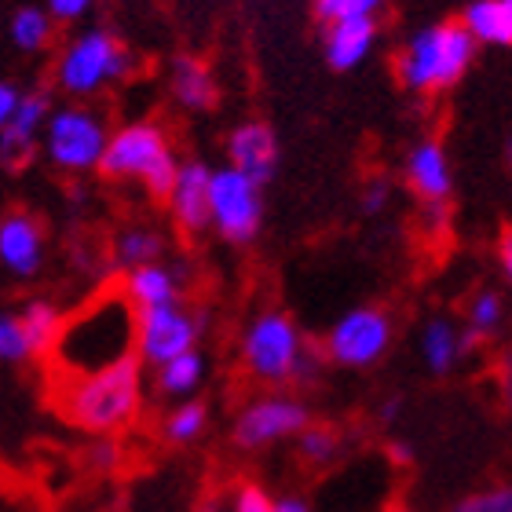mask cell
Masks as SVG:
<instances>
[{
	"mask_svg": "<svg viewBox=\"0 0 512 512\" xmlns=\"http://www.w3.org/2000/svg\"><path fill=\"white\" fill-rule=\"evenodd\" d=\"M48 242H44V224L26 209H8L0 216V267L11 278H33L44 267Z\"/></svg>",
	"mask_w": 512,
	"mask_h": 512,
	"instance_id": "cell-12",
	"label": "cell"
},
{
	"mask_svg": "<svg viewBox=\"0 0 512 512\" xmlns=\"http://www.w3.org/2000/svg\"><path fill=\"white\" fill-rule=\"evenodd\" d=\"M308 425L315 421L304 399L289 392H264L238 410L231 439L238 450H264L282 439H297Z\"/></svg>",
	"mask_w": 512,
	"mask_h": 512,
	"instance_id": "cell-10",
	"label": "cell"
},
{
	"mask_svg": "<svg viewBox=\"0 0 512 512\" xmlns=\"http://www.w3.org/2000/svg\"><path fill=\"white\" fill-rule=\"evenodd\" d=\"M8 41L26 55L44 52L55 41V19L48 15V8L22 4L8 15Z\"/></svg>",
	"mask_w": 512,
	"mask_h": 512,
	"instance_id": "cell-25",
	"label": "cell"
},
{
	"mask_svg": "<svg viewBox=\"0 0 512 512\" xmlns=\"http://www.w3.org/2000/svg\"><path fill=\"white\" fill-rule=\"evenodd\" d=\"M366 11H381L377 0H315L311 15L319 26H330L337 19H352V15H366Z\"/></svg>",
	"mask_w": 512,
	"mask_h": 512,
	"instance_id": "cell-31",
	"label": "cell"
},
{
	"mask_svg": "<svg viewBox=\"0 0 512 512\" xmlns=\"http://www.w3.org/2000/svg\"><path fill=\"white\" fill-rule=\"evenodd\" d=\"M169 92L176 99V107L187 110V114H205L220 103V85H216L213 66L187 52L169 63Z\"/></svg>",
	"mask_w": 512,
	"mask_h": 512,
	"instance_id": "cell-20",
	"label": "cell"
},
{
	"mask_svg": "<svg viewBox=\"0 0 512 512\" xmlns=\"http://www.w3.org/2000/svg\"><path fill=\"white\" fill-rule=\"evenodd\" d=\"M0 359L11 366L30 363L33 359V348H30V341H26V333H22L19 311H4V315H0Z\"/></svg>",
	"mask_w": 512,
	"mask_h": 512,
	"instance_id": "cell-29",
	"label": "cell"
},
{
	"mask_svg": "<svg viewBox=\"0 0 512 512\" xmlns=\"http://www.w3.org/2000/svg\"><path fill=\"white\" fill-rule=\"evenodd\" d=\"M447 512H512V483H498V487H487V491L465 494Z\"/></svg>",
	"mask_w": 512,
	"mask_h": 512,
	"instance_id": "cell-30",
	"label": "cell"
},
{
	"mask_svg": "<svg viewBox=\"0 0 512 512\" xmlns=\"http://www.w3.org/2000/svg\"><path fill=\"white\" fill-rule=\"evenodd\" d=\"M275 502L278 498H271L267 487L246 480V483H238L235 487L231 502H227V512H275Z\"/></svg>",
	"mask_w": 512,
	"mask_h": 512,
	"instance_id": "cell-32",
	"label": "cell"
},
{
	"mask_svg": "<svg viewBox=\"0 0 512 512\" xmlns=\"http://www.w3.org/2000/svg\"><path fill=\"white\" fill-rule=\"evenodd\" d=\"M165 205L183 235H205L213 227V169L205 161H183Z\"/></svg>",
	"mask_w": 512,
	"mask_h": 512,
	"instance_id": "cell-13",
	"label": "cell"
},
{
	"mask_svg": "<svg viewBox=\"0 0 512 512\" xmlns=\"http://www.w3.org/2000/svg\"><path fill=\"white\" fill-rule=\"evenodd\" d=\"M139 311L121 293V286L107 289L66 315V326L52 348V374L55 381L103 374L110 366L125 363L136 355Z\"/></svg>",
	"mask_w": 512,
	"mask_h": 512,
	"instance_id": "cell-1",
	"label": "cell"
},
{
	"mask_svg": "<svg viewBox=\"0 0 512 512\" xmlns=\"http://www.w3.org/2000/svg\"><path fill=\"white\" fill-rule=\"evenodd\" d=\"M406 187L421 198V205H450L454 194V165L439 139H417L403 158Z\"/></svg>",
	"mask_w": 512,
	"mask_h": 512,
	"instance_id": "cell-14",
	"label": "cell"
},
{
	"mask_svg": "<svg viewBox=\"0 0 512 512\" xmlns=\"http://www.w3.org/2000/svg\"><path fill=\"white\" fill-rule=\"evenodd\" d=\"M52 114H55V107L48 92L33 88V92L22 96L19 114H15L8 125H0V158H4L8 169H22V165L41 150L44 128H48Z\"/></svg>",
	"mask_w": 512,
	"mask_h": 512,
	"instance_id": "cell-15",
	"label": "cell"
},
{
	"mask_svg": "<svg viewBox=\"0 0 512 512\" xmlns=\"http://www.w3.org/2000/svg\"><path fill=\"white\" fill-rule=\"evenodd\" d=\"M275 512H311V505L304 498H297V494H282L275 502Z\"/></svg>",
	"mask_w": 512,
	"mask_h": 512,
	"instance_id": "cell-38",
	"label": "cell"
},
{
	"mask_svg": "<svg viewBox=\"0 0 512 512\" xmlns=\"http://www.w3.org/2000/svg\"><path fill=\"white\" fill-rule=\"evenodd\" d=\"M202 308H191L187 300L180 304H165V308H143L139 311V330H136V359L147 370L172 363L187 352H198V337L205 333Z\"/></svg>",
	"mask_w": 512,
	"mask_h": 512,
	"instance_id": "cell-9",
	"label": "cell"
},
{
	"mask_svg": "<svg viewBox=\"0 0 512 512\" xmlns=\"http://www.w3.org/2000/svg\"><path fill=\"white\" fill-rule=\"evenodd\" d=\"M388 205H392V183L384 180V176L366 180L363 191H359V209H363L366 216H381Z\"/></svg>",
	"mask_w": 512,
	"mask_h": 512,
	"instance_id": "cell-33",
	"label": "cell"
},
{
	"mask_svg": "<svg viewBox=\"0 0 512 512\" xmlns=\"http://www.w3.org/2000/svg\"><path fill=\"white\" fill-rule=\"evenodd\" d=\"M227 165L238 172H246L249 180H256L260 187L271 183L278 169V136L267 121H238L224 139Z\"/></svg>",
	"mask_w": 512,
	"mask_h": 512,
	"instance_id": "cell-16",
	"label": "cell"
},
{
	"mask_svg": "<svg viewBox=\"0 0 512 512\" xmlns=\"http://www.w3.org/2000/svg\"><path fill=\"white\" fill-rule=\"evenodd\" d=\"M399 410H403V399H399V395H392V399H384L377 414H381V421H392V417H399Z\"/></svg>",
	"mask_w": 512,
	"mask_h": 512,
	"instance_id": "cell-39",
	"label": "cell"
},
{
	"mask_svg": "<svg viewBox=\"0 0 512 512\" xmlns=\"http://www.w3.org/2000/svg\"><path fill=\"white\" fill-rule=\"evenodd\" d=\"M447 209H450V205H425L428 224H432V227H443V224H447Z\"/></svg>",
	"mask_w": 512,
	"mask_h": 512,
	"instance_id": "cell-40",
	"label": "cell"
},
{
	"mask_svg": "<svg viewBox=\"0 0 512 512\" xmlns=\"http://www.w3.org/2000/svg\"><path fill=\"white\" fill-rule=\"evenodd\" d=\"M341 450V432L333 425H308L297 436V454L308 465H330Z\"/></svg>",
	"mask_w": 512,
	"mask_h": 512,
	"instance_id": "cell-28",
	"label": "cell"
},
{
	"mask_svg": "<svg viewBox=\"0 0 512 512\" xmlns=\"http://www.w3.org/2000/svg\"><path fill=\"white\" fill-rule=\"evenodd\" d=\"M136 70V55L110 26H85L63 41L52 66L55 88L74 103L107 92Z\"/></svg>",
	"mask_w": 512,
	"mask_h": 512,
	"instance_id": "cell-5",
	"label": "cell"
},
{
	"mask_svg": "<svg viewBox=\"0 0 512 512\" xmlns=\"http://www.w3.org/2000/svg\"><path fill=\"white\" fill-rule=\"evenodd\" d=\"M461 22L469 26L476 44L512 48V0H472L461 11Z\"/></svg>",
	"mask_w": 512,
	"mask_h": 512,
	"instance_id": "cell-23",
	"label": "cell"
},
{
	"mask_svg": "<svg viewBox=\"0 0 512 512\" xmlns=\"http://www.w3.org/2000/svg\"><path fill=\"white\" fill-rule=\"evenodd\" d=\"M143 403H147V366L139 363L136 355L103 374L59 381L55 388L59 414L77 432L96 439H114L118 432L136 425Z\"/></svg>",
	"mask_w": 512,
	"mask_h": 512,
	"instance_id": "cell-2",
	"label": "cell"
},
{
	"mask_svg": "<svg viewBox=\"0 0 512 512\" xmlns=\"http://www.w3.org/2000/svg\"><path fill=\"white\" fill-rule=\"evenodd\" d=\"M392 450H395V458H399V461L410 458V454H406V443H392Z\"/></svg>",
	"mask_w": 512,
	"mask_h": 512,
	"instance_id": "cell-41",
	"label": "cell"
},
{
	"mask_svg": "<svg viewBox=\"0 0 512 512\" xmlns=\"http://www.w3.org/2000/svg\"><path fill=\"white\" fill-rule=\"evenodd\" d=\"M392 512H406V509H392Z\"/></svg>",
	"mask_w": 512,
	"mask_h": 512,
	"instance_id": "cell-44",
	"label": "cell"
},
{
	"mask_svg": "<svg viewBox=\"0 0 512 512\" xmlns=\"http://www.w3.org/2000/svg\"><path fill=\"white\" fill-rule=\"evenodd\" d=\"M505 395H509V399H512V366H509V370H505Z\"/></svg>",
	"mask_w": 512,
	"mask_h": 512,
	"instance_id": "cell-42",
	"label": "cell"
},
{
	"mask_svg": "<svg viewBox=\"0 0 512 512\" xmlns=\"http://www.w3.org/2000/svg\"><path fill=\"white\" fill-rule=\"evenodd\" d=\"M505 322V297L498 289H476L465 304V330L472 337H494Z\"/></svg>",
	"mask_w": 512,
	"mask_h": 512,
	"instance_id": "cell-27",
	"label": "cell"
},
{
	"mask_svg": "<svg viewBox=\"0 0 512 512\" xmlns=\"http://www.w3.org/2000/svg\"><path fill=\"white\" fill-rule=\"evenodd\" d=\"M198 512H220V505H202Z\"/></svg>",
	"mask_w": 512,
	"mask_h": 512,
	"instance_id": "cell-43",
	"label": "cell"
},
{
	"mask_svg": "<svg viewBox=\"0 0 512 512\" xmlns=\"http://www.w3.org/2000/svg\"><path fill=\"white\" fill-rule=\"evenodd\" d=\"M183 282H187L183 267L161 260V264H147V267H136V271H125L118 286H121V293L136 304V311H143V308L180 304Z\"/></svg>",
	"mask_w": 512,
	"mask_h": 512,
	"instance_id": "cell-19",
	"label": "cell"
},
{
	"mask_svg": "<svg viewBox=\"0 0 512 512\" xmlns=\"http://www.w3.org/2000/svg\"><path fill=\"white\" fill-rule=\"evenodd\" d=\"M509 154H512V143H509Z\"/></svg>",
	"mask_w": 512,
	"mask_h": 512,
	"instance_id": "cell-45",
	"label": "cell"
},
{
	"mask_svg": "<svg viewBox=\"0 0 512 512\" xmlns=\"http://www.w3.org/2000/svg\"><path fill=\"white\" fill-rule=\"evenodd\" d=\"M205 370H209L205 355L187 352V355H180V359H172V363L158 366V370H150V384H154V392H158L161 399L187 403V399H194V392L202 388Z\"/></svg>",
	"mask_w": 512,
	"mask_h": 512,
	"instance_id": "cell-22",
	"label": "cell"
},
{
	"mask_svg": "<svg viewBox=\"0 0 512 512\" xmlns=\"http://www.w3.org/2000/svg\"><path fill=\"white\" fill-rule=\"evenodd\" d=\"M395 322L377 304H359L333 319V326L322 337L319 352L322 363L341 366V370H370L392 352Z\"/></svg>",
	"mask_w": 512,
	"mask_h": 512,
	"instance_id": "cell-8",
	"label": "cell"
},
{
	"mask_svg": "<svg viewBox=\"0 0 512 512\" xmlns=\"http://www.w3.org/2000/svg\"><path fill=\"white\" fill-rule=\"evenodd\" d=\"M118 443H114V439H96V443H92V450H88V461H92V465H99V469H114V465H118Z\"/></svg>",
	"mask_w": 512,
	"mask_h": 512,
	"instance_id": "cell-36",
	"label": "cell"
},
{
	"mask_svg": "<svg viewBox=\"0 0 512 512\" xmlns=\"http://www.w3.org/2000/svg\"><path fill=\"white\" fill-rule=\"evenodd\" d=\"M476 52L480 44L461 19L428 22L410 33L403 48L395 52V81L417 96H439L469 74Z\"/></svg>",
	"mask_w": 512,
	"mask_h": 512,
	"instance_id": "cell-3",
	"label": "cell"
},
{
	"mask_svg": "<svg viewBox=\"0 0 512 512\" xmlns=\"http://www.w3.org/2000/svg\"><path fill=\"white\" fill-rule=\"evenodd\" d=\"M180 169H183V161H180V154H176V147H172L165 125L150 118L125 121V125L114 128L107 158L99 165V172H103L107 180L139 183L150 198H169Z\"/></svg>",
	"mask_w": 512,
	"mask_h": 512,
	"instance_id": "cell-6",
	"label": "cell"
},
{
	"mask_svg": "<svg viewBox=\"0 0 512 512\" xmlns=\"http://www.w3.org/2000/svg\"><path fill=\"white\" fill-rule=\"evenodd\" d=\"M319 355L322 352H315L304 341L293 315H286L282 308L256 311L242 330V341H238L242 370L267 388L289 381H311L319 370Z\"/></svg>",
	"mask_w": 512,
	"mask_h": 512,
	"instance_id": "cell-4",
	"label": "cell"
},
{
	"mask_svg": "<svg viewBox=\"0 0 512 512\" xmlns=\"http://www.w3.org/2000/svg\"><path fill=\"white\" fill-rule=\"evenodd\" d=\"M319 30H322V55H326V63L337 74H348V70H355L366 55L374 52L377 33H381V19H377V11H366V15L337 19L330 26H319Z\"/></svg>",
	"mask_w": 512,
	"mask_h": 512,
	"instance_id": "cell-17",
	"label": "cell"
},
{
	"mask_svg": "<svg viewBox=\"0 0 512 512\" xmlns=\"http://www.w3.org/2000/svg\"><path fill=\"white\" fill-rule=\"evenodd\" d=\"M480 337H472L469 330H458L450 319L436 315V319H428L417 333V355H421V363H425L428 374L436 377H447L454 366L465 359V355L476 348Z\"/></svg>",
	"mask_w": 512,
	"mask_h": 512,
	"instance_id": "cell-18",
	"label": "cell"
},
{
	"mask_svg": "<svg viewBox=\"0 0 512 512\" xmlns=\"http://www.w3.org/2000/svg\"><path fill=\"white\" fill-rule=\"evenodd\" d=\"M114 264L121 271H136V267H147V264H161L165 253H169V238L161 227H150V224H128L118 231L114 238Z\"/></svg>",
	"mask_w": 512,
	"mask_h": 512,
	"instance_id": "cell-21",
	"label": "cell"
},
{
	"mask_svg": "<svg viewBox=\"0 0 512 512\" xmlns=\"http://www.w3.org/2000/svg\"><path fill=\"white\" fill-rule=\"evenodd\" d=\"M48 8V15H52L55 22H63V26H70V22H81L92 11V4L88 0H48L44 4Z\"/></svg>",
	"mask_w": 512,
	"mask_h": 512,
	"instance_id": "cell-34",
	"label": "cell"
},
{
	"mask_svg": "<svg viewBox=\"0 0 512 512\" xmlns=\"http://www.w3.org/2000/svg\"><path fill=\"white\" fill-rule=\"evenodd\" d=\"M19 322H22L26 341H30V348H33V359H37V355L48 359L55 341H59V333H63V326H66V315L59 311V304H52V300L33 297L19 308Z\"/></svg>",
	"mask_w": 512,
	"mask_h": 512,
	"instance_id": "cell-24",
	"label": "cell"
},
{
	"mask_svg": "<svg viewBox=\"0 0 512 512\" xmlns=\"http://www.w3.org/2000/svg\"><path fill=\"white\" fill-rule=\"evenodd\" d=\"M498 267H502L505 282L512 289V227H505L502 238H498Z\"/></svg>",
	"mask_w": 512,
	"mask_h": 512,
	"instance_id": "cell-37",
	"label": "cell"
},
{
	"mask_svg": "<svg viewBox=\"0 0 512 512\" xmlns=\"http://www.w3.org/2000/svg\"><path fill=\"white\" fill-rule=\"evenodd\" d=\"M22 96H26V92H22V88L11 81V77H4V81H0V125H8V121L19 114Z\"/></svg>",
	"mask_w": 512,
	"mask_h": 512,
	"instance_id": "cell-35",
	"label": "cell"
},
{
	"mask_svg": "<svg viewBox=\"0 0 512 512\" xmlns=\"http://www.w3.org/2000/svg\"><path fill=\"white\" fill-rule=\"evenodd\" d=\"M110 136H114V128L103 110L88 107V103H66V107H55L52 121L44 128L41 154L55 172L85 176V172H99L107 158Z\"/></svg>",
	"mask_w": 512,
	"mask_h": 512,
	"instance_id": "cell-7",
	"label": "cell"
},
{
	"mask_svg": "<svg viewBox=\"0 0 512 512\" xmlns=\"http://www.w3.org/2000/svg\"><path fill=\"white\" fill-rule=\"evenodd\" d=\"M209 428V406L202 399H187V403H176L172 410H165L161 417V436L176 443V447H191L205 436Z\"/></svg>",
	"mask_w": 512,
	"mask_h": 512,
	"instance_id": "cell-26",
	"label": "cell"
},
{
	"mask_svg": "<svg viewBox=\"0 0 512 512\" xmlns=\"http://www.w3.org/2000/svg\"><path fill=\"white\" fill-rule=\"evenodd\" d=\"M264 224V187L231 165L213 169V231L231 246H249Z\"/></svg>",
	"mask_w": 512,
	"mask_h": 512,
	"instance_id": "cell-11",
	"label": "cell"
}]
</instances>
